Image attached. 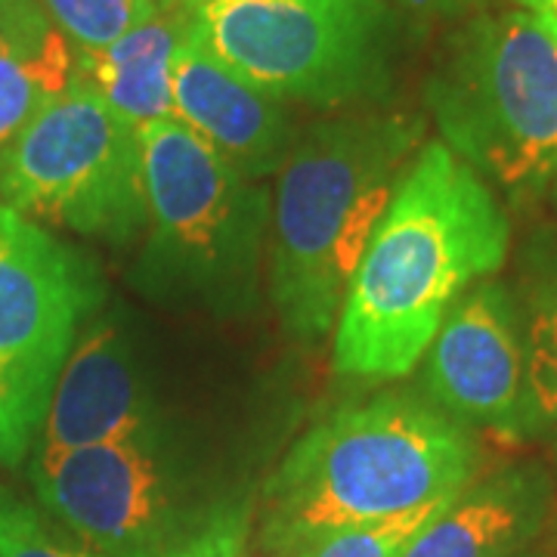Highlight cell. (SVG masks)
<instances>
[{
  "label": "cell",
  "mask_w": 557,
  "mask_h": 557,
  "mask_svg": "<svg viewBox=\"0 0 557 557\" xmlns=\"http://www.w3.org/2000/svg\"><path fill=\"white\" fill-rule=\"evenodd\" d=\"M515 557H552L545 548H539V545H533V548H527V552H520V555Z\"/></svg>",
  "instance_id": "obj_24"
},
{
  "label": "cell",
  "mask_w": 557,
  "mask_h": 557,
  "mask_svg": "<svg viewBox=\"0 0 557 557\" xmlns=\"http://www.w3.org/2000/svg\"><path fill=\"white\" fill-rule=\"evenodd\" d=\"M40 7L75 53L102 50L168 10L164 0H40Z\"/></svg>",
  "instance_id": "obj_18"
},
{
  "label": "cell",
  "mask_w": 557,
  "mask_h": 557,
  "mask_svg": "<svg viewBox=\"0 0 557 557\" xmlns=\"http://www.w3.org/2000/svg\"><path fill=\"white\" fill-rule=\"evenodd\" d=\"M161 424L121 313L97 310L81 325L28 458L121 443Z\"/></svg>",
  "instance_id": "obj_11"
},
{
  "label": "cell",
  "mask_w": 557,
  "mask_h": 557,
  "mask_svg": "<svg viewBox=\"0 0 557 557\" xmlns=\"http://www.w3.org/2000/svg\"><path fill=\"white\" fill-rule=\"evenodd\" d=\"M146 233L137 285L164 304L236 317L255 307L273 196L177 121L139 127Z\"/></svg>",
  "instance_id": "obj_6"
},
{
  "label": "cell",
  "mask_w": 557,
  "mask_h": 557,
  "mask_svg": "<svg viewBox=\"0 0 557 557\" xmlns=\"http://www.w3.org/2000/svg\"><path fill=\"white\" fill-rule=\"evenodd\" d=\"M424 397L465 428L539 437L527 338L515 288L483 278L446 313L424 354Z\"/></svg>",
  "instance_id": "obj_10"
},
{
  "label": "cell",
  "mask_w": 557,
  "mask_h": 557,
  "mask_svg": "<svg viewBox=\"0 0 557 557\" xmlns=\"http://www.w3.org/2000/svg\"><path fill=\"white\" fill-rule=\"evenodd\" d=\"M424 131L421 115L369 109L298 134L276 174L270 233V298L292 338L317 344L335 329Z\"/></svg>",
  "instance_id": "obj_3"
},
{
  "label": "cell",
  "mask_w": 557,
  "mask_h": 557,
  "mask_svg": "<svg viewBox=\"0 0 557 557\" xmlns=\"http://www.w3.org/2000/svg\"><path fill=\"white\" fill-rule=\"evenodd\" d=\"M471 428L428 397L379 394L319 421L258 496L260 545L288 555L304 539L456 498L478 480Z\"/></svg>",
  "instance_id": "obj_2"
},
{
  "label": "cell",
  "mask_w": 557,
  "mask_h": 557,
  "mask_svg": "<svg viewBox=\"0 0 557 557\" xmlns=\"http://www.w3.org/2000/svg\"><path fill=\"white\" fill-rule=\"evenodd\" d=\"M511 3L520 7V10H527V13H533V16H539L545 25H552L557 32V0H511Z\"/></svg>",
  "instance_id": "obj_21"
},
{
  "label": "cell",
  "mask_w": 557,
  "mask_h": 557,
  "mask_svg": "<svg viewBox=\"0 0 557 557\" xmlns=\"http://www.w3.org/2000/svg\"><path fill=\"white\" fill-rule=\"evenodd\" d=\"M0 557H102L44 505L0 486Z\"/></svg>",
  "instance_id": "obj_19"
},
{
  "label": "cell",
  "mask_w": 557,
  "mask_h": 557,
  "mask_svg": "<svg viewBox=\"0 0 557 557\" xmlns=\"http://www.w3.org/2000/svg\"><path fill=\"white\" fill-rule=\"evenodd\" d=\"M511 223L456 152L428 139L375 226L335 322L344 379L397 381L416 372L446 313L502 270Z\"/></svg>",
  "instance_id": "obj_1"
},
{
  "label": "cell",
  "mask_w": 557,
  "mask_h": 557,
  "mask_svg": "<svg viewBox=\"0 0 557 557\" xmlns=\"http://www.w3.org/2000/svg\"><path fill=\"white\" fill-rule=\"evenodd\" d=\"M100 307L94 263L0 201V465L28 461L81 325Z\"/></svg>",
  "instance_id": "obj_9"
},
{
  "label": "cell",
  "mask_w": 557,
  "mask_h": 557,
  "mask_svg": "<svg viewBox=\"0 0 557 557\" xmlns=\"http://www.w3.org/2000/svg\"><path fill=\"white\" fill-rule=\"evenodd\" d=\"M267 557H282V555H267Z\"/></svg>",
  "instance_id": "obj_26"
},
{
  "label": "cell",
  "mask_w": 557,
  "mask_h": 557,
  "mask_svg": "<svg viewBox=\"0 0 557 557\" xmlns=\"http://www.w3.org/2000/svg\"><path fill=\"white\" fill-rule=\"evenodd\" d=\"M552 505V478L539 465H511L465 486L399 557H515L545 533Z\"/></svg>",
  "instance_id": "obj_13"
},
{
  "label": "cell",
  "mask_w": 557,
  "mask_h": 557,
  "mask_svg": "<svg viewBox=\"0 0 557 557\" xmlns=\"http://www.w3.org/2000/svg\"><path fill=\"white\" fill-rule=\"evenodd\" d=\"M174 121L255 183L276 177L300 134L288 106L218 60L196 28L174 62Z\"/></svg>",
  "instance_id": "obj_12"
},
{
  "label": "cell",
  "mask_w": 557,
  "mask_h": 557,
  "mask_svg": "<svg viewBox=\"0 0 557 557\" xmlns=\"http://www.w3.org/2000/svg\"><path fill=\"white\" fill-rule=\"evenodd\" d=\"M38 502L102 557H242L258 496L230 468L149 434L28 458Z\"/></svg>",
  "instance_id": "obj_4"
},
{
  "label": "cell",
  "mask_w": 557,
  "mask_h": 557,
  "mask_svg": "<svg viewBox=\"0 0 557 557\" xmlns=\"http://www.w3.org/2000/svg\"><path fill=\"white\" fill-rule=\"evenodd\" d=\"M403 22L387 0H218L196 35L285 106L354 109L387 100Z\"/></svg>",
  "instance_id": "obj_7"
},
{
  "label": "cell",
  "mask_w": 557,
  "mask_h": 557,
  "mask_svg": "<svg viewBox=\"0 0 557 557\" xmlns=\"http://www.w3.org/2000/svg\"><path fill=\"white\" fill-rule=\"evenodd\" d=\"M208 3H218V0H164V7H180V10H193V13Z\"/></svg>",
  "instance_id": "obj_23"
},
{
  "label": "cell",
  "mask_w": 557,
  "mask_h": 557,
  "mask_svg": "<svg viewBox=\"0 0 557 557\" xmlns=\"http://www.w3.org/2000/svg\"><path fill=\"white\" fill-rule=\"evenodd\" d=\"M424 106L478 177L530 199L557 174V32L520 10H480L446 35Z\"/></svg>",
  "instance_id": "obj_5"
},
{
  "label": "cell",
  "mask_w": 557,
  "mask_h": 557,
  "mask_svg": "<svg viewBox=\"0 0 557 557\" xmlns=\"http://www.w3.org/2000/svg\"><path fill=\"white\" fill-rule=\"evenodd\" d=\"M75 75V50L35 3L0 28V168Z\"/></svg>",
  "instance_id": "obj_15"
},
{
  "label": "cell",
  "mask_w": 557,
  "mask_h": 557,
  "mask_svg": "<svg viewBox=\"0 0 557 557\" xmlns=\"http://www.w3.org/2000/svg\"><path fill=\"white\" fill-rule=\"evenodd\" d=\"M527 338V372L539 437L557 443V242H530L515 288Z\"/></svg>",
  "instance_id": "obj_16"
},
{
  "label": "cell",
  "mask_w": 557,
  "mask_h": 557,
  "mask_svg": "<svg viewBox=\"0 0 557 557\" xmlns=\"http://www.w3.org/2000/svg\"><path fill=\"white\" fill-rule=\"evenodd\" d=\"M0 201L47 230L131 245L146 233L139 127L72 75L0 168Z\"/></svg>",
  "instance_id": "obj_8"
},
{
  "label": "cell",
  "mask_w": 557,
  "mask_h": 557,
  "mask_svg": "<svg viewBox=\"0 0 557 557\" xmlns=\"http://www.w3.org/2000/svg\"><path fill=\"white\" fill-rule=\"evenodd\" d=\"M196 28V13L168 7L115 44L75 53V75L134 127L174 119V62Z\"/></svg>",
  "instance_id": "obj_14"
},
{
  "label": "cell",
  "mask_w": 557,
  "mask_h": 557,
  "mask_svg": "<svg viewBox=\"0 0 557 557\" xmlns=\"http://www.w3.org/2000/svg\"><path fill=\"white\" fill-rule=\"evenodd\" d=\"M40 0H0V28H7L13 20H20L25 10H32Z\"/></svg>",
  "instance_id": "obj_22"
},
{
  "label": "cell",
  "mask_w": 557,
  "mask_h": 557,
  "mask_svg": "<svg viewBox=\"0 0 557 557\" xmlns=\"http://www.w3.org/2000/svg\"><path fill=\"white\" fill-rule=\"evenodd\" d=\"M399 16L412 25H434V22H461L486 10L490 0H387Z\"/></svg>",
  "instance_id": "obj_20"
},
{
  "label": "cell",
  "mask_w": 557,
  "mask_h": 557,
  "mask_svg": "<svg viewBox=\"0 0 557 557\" xmlns=\"http://www.w3.org/2000/svg\"><path fill=\"white\" fill-rule=\"evenodd\" d=\"M456 498H443V502L406 511L397 518L354 523V527H341V530L322 533V536L304 539L300 545H295L288 555L282 557H399L406 552V545L431 520L440 518Z\"/></svg>",
  "instance_id": "obj_17"
},
{
  "label": "cell",
  "mask_w": 557,
  "mask_h": 557,
  "mask_svg": "<svg viewBox=\"0 0 557 557\" xmlns=\"http://www.w3.org/2000/svg\"><path fill=\"white\" fill-rule=\"evenodd\" d=\"M548 189H552V199H555V211H557V174H555V180H552V186H548Z\"/></svg>",
  "instance_id": "obj_25"
}]
</instances>
